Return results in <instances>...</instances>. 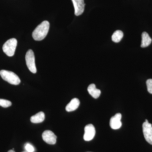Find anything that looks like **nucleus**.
I'll return each mask as SVG.
<instances>
[{
    "mask_svg": "<svg viewBox=\"0 0 152 152\" xmlns=\"http://www.w3.org/2000/svg\"><path fill=\"white\" fill-rule=\"evenodd\" d=\"M0 75L3 80L11 84L18 85L20 83V78L13 72L2 70L0 71Z\"/></svg>",
    "mask_w": 152,
    "mask_h": 152,
    "instance_id": "nucleus-2",
    "label": "nucleus"
},
{
    "mask_svg": "<svg viewBox=\"0 0 152 152\" xmlns=\"http://www.w3.org/2000/svg\"><path fill=\"white\" fill-rule=\"evenodd\" d=\"M12 103L10 101L7 100L0 99V106L4 108L8 107L12 105Z\"/></svg>",
    "mask_w": 152,
    "mask_h": 152,
    "instance_id": "nucleus-15",
    "label": "nucleus"
},
{
    "mask_svg": "<svg viewBox=\"0 0 152 152\" xmlns=\"http://www.w3.org/2000/svg\"><path fill=\"white\" fill-rule=\"evenodd\" d=\"M25 148L28 152H33L34 151V147L29 144H27L25 146Z\"/></svg>",
    "mask_w": 152,
    "mask_h": 152,
    "instance_id": "nucleus-17",
    "label": "nucleus"
},
{
    "mask_svg": "<svg viewBox=\"0 0 152 152\" xmlns=\"http://www.w3.org/2000/svg\"><path fill=\"white\" fill-rule=\"evenodd\" d=\"M124 33L121 30H117L112 36V39L114 42L118 43L122 39Z\"/></svg>",
    "mask_w": 152,
    "mask_h": 152,
    "instance_id": "nucleus-14",
    "label": "nucleus"
},
{
    "mask_svg": "<svg viewBox=\"0 0 152 152\" xmlns=\"http://www.w3.org/2000/svg\"><path fill=\"white\" fill-rule=\"evenodd\" d=\"M45 119V113L43 112H40L31 117V121L34 124H39L44 121Z\"/></svg>",
    "mask_w": 152,
    "mask_h": 152,
    "instance_id": "nucleus-12",
    "label": "nucleus"
},
{
    "mask_svg": "<svg viewBox=\"0 0 152 152\" xmlns=\"http://www.w3.org/2000/svg\"><path fill=\"white\" fill-rule=\"evenodd\" d=\"M8 152H15V151H13V150H10V151H9Z\"/></svg>",
    "mask_w": 152,
    "mask_h": 152,
    "instance_id": "nucleus-18",
    "label": "nucleus"
},
{
    "mask_svg": "<svg viewBox=\"0 0 152 152\" xmlns=\"http://www.w3.org/2000/svg\"><path fill=\"white\" fill-rule=\"evenodd\" d=\"M121 114L119 113L115 114L114 116L111 118L110 125L112 129H118L121 127L122 123L121 122Z\"/></svg>",
    "mask_w": 152,
    "mask_h": 152,
    "instance_id": "nucleus-9",
    "label": "nucleus"
},
{
    "mask_svg": "<svg viewBox=\"0 0 152 152\" xmlns=\"http://www.w3.org/2000/svg\"><path fill=\"white\" fill-rule=\"evenodd\" d=\"M80 102L77 98H74L70 101L66 107V110L68 112L75 110L80 105Z\"/></svg>",
    "mask_w": 152,
    "mask_h": 152,
    "instance_id": "nucleus-10",
    "label": "nucleus"
},
{
    "mask_svg": "<svg viewBox=\"0 0 152 152\" xmlns=\"http://www.w3.org/2000/svg\"></svg>",
    "mask_w": 152,
    "mask_h": 152,
    "instance_id": "nucleus-20",
    "label": "nucleus"
},
{
    "mask_svg": "<svg viewBox=\"0 0 152 152\" xmlns=\"http://www.w3.org/2000/svg\"><path fill=\"white\" fill-rule=\"evenodd\" d=\"M42 137L44 141L50 145H55L56 142L57 136L52 131H45L42 134Z\"/></svg>",
    "mask_w": 152,
    "mask_h": 152,
    "instance_id": "nucleus-7",
    "label": "nucleus"
},
{
    "mask_svg": "<svg viewBox=\"0 0 152 152\" xmlns=\"http://www.w3.org/2000/svg\"><path fill=\"white\" fill-rule=\"evenodd\" d=\"M75 8V14L76 16H80L83 13L85 10L84 0H72Z\"/></svg>",
    "mask_w": 152,
    "mask_h": 152,
    "instance_id": "nucleus-8",
    "label": "nucleus"
},
{
    "mask_svg": "<svg viewBox=\"0 0 152 152\" xmlns=\"http://www.w3.org/2000/svg\"><path fill=\"white\" fill-rule=\"evenodd\" d=\"M85 133L83 138L86 141H90L92 140L96 134V130L94 125L90 124L85 126Z\"/></svg>",
    "mask_w": 152,
    "mask_h": 152,
    "instance_id": "nucleus-6",
    "label": "nucleus"
},
{
    "mask_svg": "<svg viewBox=\"0 0 152 152\" xmlns=\"http://www.w3.org/2000/svg\"><path fill=\"white\" fill-rule=\"evenodd\" d=\"M88 91L93 98L97 99L101 94V91L96 88V85L94 84H91L88 88Z\"/></svg>",
    "mask_w": 152,
    "mask_h": 152,
    "instance_id": "nucleus-11",
    "label": "nucleus"
},
{
    "mask_svg": "<svg viewBox=\"0 0 152 152\" xmlns=\"http://www.w3.org/2000/svg\"><path fill=\"white\" fill-rule=\"evenodd\" d=\"M142 43L141 45V48H146L150 45L152 42V39L148 33L146 32H143L142 34Z\"/></svg>",
    "mask_w": 152,
    "mask_h": 152,
    "instance_id": "nucleus-13",
    "label": "nucleus"
},
{
    "mask_svg": "<svg viewBox=\"0 0 152 152\" xmlns=\"http://www.w3.org/2000/svg\"><path fill=\"white\" fill-rule=\"evenodd\" d=\"M144 137L148 143L152 145V126L149 123L145 122L142 125Z\"/></svg>",
    "mask_w": 152,
    "mask_h": 152,
    "instance_id": "nucleus-5",
    "label": "nucleus"
},
{
    "mask_svg": "<svg viewBox=\"0 0 152 152\" xmlns=\"http://www.w3.org/2000/svg\"><path fill=\"white\" fill-rule=\"evenodd\" d=\"M147 89L148 92L152 94V79H148L146 81Z\"/></svg>",
    "mask_w": 152,
    "mask_h": 152,
    "instance_id": "nucleus-16",
    "label": "nucleus"
},
{
    "mask_svg": "<svg viewBox=\"0 0 152 152\" xmlns=\"http://www.w3.org/2000/svg\"><path fill=\"white\" fill-rule=\"evenodd\" d=\"M26 61L28 69L30 72L34 74L36 73L37 70L35 62V56L32 50H29L27 52L26 55Z\"/></svg>",
    "mask_w": 152,
    "mask_h": 152,
    "instance_id": "nucleus-4",
    "label": "nucleus"
},
{
    "mask_svg": "<svg viewBox=\"0 0 152 152\" xmlns=\"http://www.w3.org/2000/svg\"><path fill=\"white\" fill-rule=\"evenodd\" d=\"M50 28V23L48 21L42 22L34 30L32 33L33 39L36 41L42 40L46 37Z\"/></svg>",
    "mask_w": 152,
    "mask_h": 152,
    "instance_id": "nucleus-1",
    "label": "nucleus"
},
{
    "mask_svg": "<svg viewBox=\"0 0 152 152\" xmlns=\"http://www.w3.org/2000/svg\"><path fill=\"white\" fill-rule=\"evenodd\" d=\"M17 43L18 41L15 38L10 39L3 45V51L8 56H13L15 55Z\"/></svg>",
    "mask_w": 152,
    "mask_h": 152,
    "instance_id": "nucleus-3",
    "label": "nucleus"
},
{
    "mask_svg": "<svg viewBox=\"0 0 152 152\" xmlns=\"http://www.w3.org/2000/svg\"><path fill=\"white\" fill-rule=\"evenodd\" d=\"M145 122L149 123L148 122V120H147V119L145 120Z\"/></svg>",
    "mask_w": 152,
    "mask_h": 152,
    "instance_id": "nucleus-19",
    "label": "nucleus"
}]
</instances>
